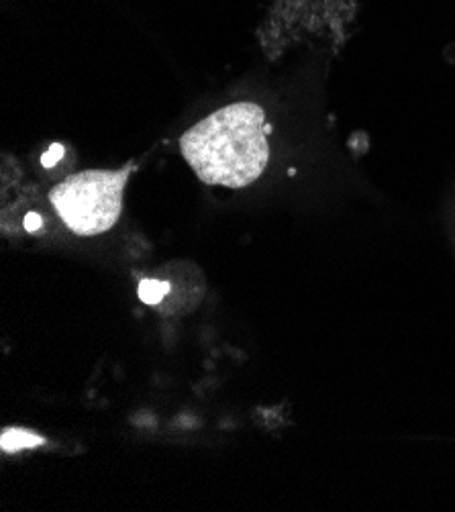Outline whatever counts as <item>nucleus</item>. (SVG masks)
<instances>
[{"label":"nucleus","mask_w":455,"mask_h":512,"mask_svg":"<svg viewBox=\"0 0 455 512\" xmlns=\"http://www.w3.org/2000/svg\"><path fill=\"white\" fill-rule=\"evenodd\" d=\"M180 145L202 182L247 186L268 164L264 111L251 102L225 107L184 133Z\"/></svg>","instance_id":"nucleus-1"},{"label":"nucleus","mask_w":455,"mask_h":512,"mask_svg":"<svg viewBox=\"0 0 455 512\" xmlns=\"http://www.w3.org/2000/svg\"><path fill=\"white\" fill-rule=\"evenodd\" d=\"M131 168L119 172H82L58 184L49 198L62 221L78 235L109 231L121 215L123 188Z\"/></svg>","instance_id":"nucleus-2"},{"label":"nucleus","mask_w":455,"mask_h":512,"mask_svg":"<svg viewBox=\"0 0 455 512\" xmlns=\"http://www.w3.org/2000/svg\"><path fill=\"white\" fill-rule=\"evenodd\" d=\"M41 443H45L41 437L29 433V431H21V429H7L0 437V447L7 453H15L27 447H39Z\"/></svg>","instance_id":"nucleus-3"},{"label":"nucleus","mask_w":455,"mask_h":512,"mask_svg":"<svg viewBox=\"0 0 455 512\" xmlns=\"http://www.w3.org/2000/svg\"><path fill=\"white\" fill-rule=\"evenodd\" d=\"M170 290L168 282H160V280H143L139 284V298L145 304H158Z\"/></svg>","instance_id":"nucleus-4"},{"label":"nucleus","mask_w":455,"mask_h":512,"mask_svg":"<svg viewBox=\"0 0 455 512\" xmlns=\"http://www.w3.org/2000/svg\"><path fill=\"white\" fill-rule=\"evenodd\" d=\"M64 156V147L62 145H54L52 149H49L47 153H45V156H43V166H54L60 158Z\"/></svg>","instance_id":"nucleus-5"},{"label":"nucleus","mask_w":455,"mask_h":512,"mask_svg":"<svg viewBox=\"0 0 455 512\" xmlns=\"http://www.w3.org/2000/svg\"><path fill=\"white\" fill-rule=\"evenodd\" d=\"M41 225H43V221H41V217H39V215H29V217L25 219V227H27V231H39V229H41Z\"/></svg>","instance_id":"nucleus-6"}]
</instances>
